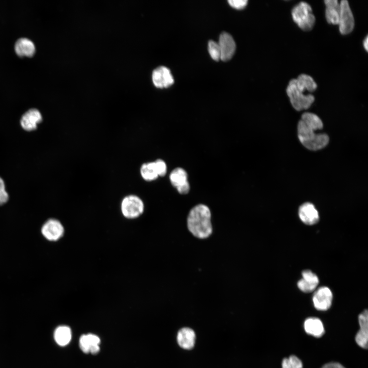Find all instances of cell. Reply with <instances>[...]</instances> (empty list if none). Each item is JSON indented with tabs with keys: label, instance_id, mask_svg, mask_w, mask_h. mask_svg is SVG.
I'll use <instances>...</instances> for the list:
<instances>
[{
	"label": "cell",
	"instance_id": "cell-1",
	"mask_svg": "<svg viewBox=\"0 0 368 368\" xmlns=\"http://www.w3.org/2000/svg\"><path fill=\"white\" fill-rule=\"evenodd\" d=\"M323 128V122L318 116L311 112L304 113L297 125V135L300 142L305 147L312 151L325 148L329 142L328 135L315 133Z\"/></svg>",
	"mask_w": 368,
	"mask_h": 368
},
{
	"label": "cell",
	"instance_id": "cell-2",
	"mask_svg": "<svg viewBox=\"0 0 368 368\" xmlns=\"http://www.w3.org/2000/svg\"><path fill=\"white\" fill-rule=\"evenodd\" d=\"M187 226L194 237L201 239L208 238L213 232L211 212L209 207L203 204L194 206L188 214Z\"/></svg>",
	"mask_w": 368,
	"mask_h": 368
},
{
	"label": "cell",
	"instance_id": "cell-3",
	"mask_svg": "<svg viewBox=\"0 0 368 368\" xmlns=\"http://www.w3.org/2000/svg\"><path fill=\"white\" fill-rule=\"evenodd\" d=\"M305 90L297 83L295 79L291 80L287 86V96L292 106L297 111L309 108L314 101V97L312 95H305Z\"/></svg>",
	"mask_w": 368,
	"mask_h": 368
},
{
	"label": "cell",
	"instance_id": "cell-4",
	"mask_svg": "<svg viewBox=\"0 0 368 368\" xmlns=\"http://www.w3.org/2000/svg\"><path fill=\"white\" fill-rule=\"evenodd\" d=\"M291 15L293 21L302 30L308 31L313 28L315 18L308 3L301 2L297 4L292 9Z\"/></svg>",
	"mask_w": 368,
	"mask_h": 368
},
{
	"label": "cell",
	"instance_id": "cell-5",
	"mask_svg": "<svg viewBox=\"0 0 368 368\" xmlns=\"http://www.w3.org/2000/svg\"><path fill=\"white\" fill-rule=\"evenodd\" d=\"M121 211L125 218L129 219H135L140 217L144 212V202L136 195H127L121 201Z\"/></svg>",
	"mask_w": 368,
	"mask_h": 368
},
{
	"label": "cell",
	"instance_id": "cell-6",
	"mask_svg": "<svg viewBox=\"0 0 368 368\" xmlns=\"http://www.w3.org/2000/svg\"><path fill=\"white\" fill-rule=\"evenodd\" d=\"M340 14L338 21L339 30L342 35L350 33L354 27V18L349 2L346 0L340 2Z\"/></svg>",
	"mask_w": 368,
	"mask_h": 368
},
{
	"label": "cell",
	"instance_id": "cell-7",
	"mask_svg": "<svg viewBox=\"0 0 368 368\" xmlns=\"http://www.w3.org/2000/svg\"><path fill=\"white\" fill-rule=\"evenodd\" d=\"M41 232L48 241H57L63 236L64 228L58 220L51 218L47 220L42 225Z\"/></svg>",
	"mask_w": 368,
	"mask_h": 368
},
{
	"label": "cell",
	"instance_id": "cell-8",
	"mask_svg": "<svg viewBox=\"0 0 368 368\" xmlns=\"http://www.w3.org/2000/svg\"><path fill=\"white\" fill-rule=\"evenodd\" d=\"M333 294L327 287L319 288L314 293L312 301L314 307L318 310L325 311L331 306Z\"/></svg>",
	"mask_w": 368,
	"mask_h": 368
},
{
	"label": "cell",
	"instance_id": "cell-9",
	"mask_svg": "<svg viewBox=\"0 0 368 368\" xmlns=\"http://www.w3.org/2000/svg\"><path fill=\"white\" fill-rule=\"evenodd\" d=\"M218 43L220 51V59L223 61L230 60L236 50V43L233 37L227 32H222Z\"/></svg>",
	"mask_w": 368,
	"mask_h": 368
},
{
	"label": "cell",
	"instance_id": "cell-10",
	"mask_svg": "<svg viewBox=\"0 0 368 368\" xmlns=\"http://www.w3.org/2000/svg\"><path fill=\"white\" fill-rule=\"evenodd\" d=\"M172 185L180 194H185L189 192L190 186L188 181V174L181 168L174 169L169 175Z\"/></svg>",
	"mask_w": 368,
	"mask_h": 368
},
{
	"label": "cell",
	"instance_id": "cell-11",
	"mask_svg": "<svg viewBox=\"0 0 368 368\" xmlns=\"http://www.w3.org/2000/svg\"><path fill=\"white\" fill-rule=\"evenodd\" d=\"M152 79L155 86L160 88H167L174 83L170 70L164 66H158L153 71Z\"/></svg>",
	"mask_w": 368,
	"mask_h": 368
},
{
	"label": "cell",
	"instance_id": "cell-12",
	"mask_svg": "<svg viewBox=\"0 0 368 368\" xmlns=\"http://www.w3.org/2000/svg\"><path fill=\"white\" fill-rule=\"evenodd\" d=\"M42 121V117L40 112L36 108H31L21 116L20 124L24 130L31 131L36 129L38 124Z\"/></svg>",
	"mask_w": 368,
	"mask_h": 368
},
{
	"label": "cell",
	"instance_id": "cell-13",
	"mask_svg": "<svg viewBox=\"0 0 368 368\" xmlns=\"http://www.w3.org/2000/svg\"><path fill=\"white\" fill-rule=\"evenodd\" d=\"M100 339L94 334H83L79 339V347L81 351L86 353L95 355L100 351Z\"/></svg>",
	"mask_w": 368,
	"mask_h": 368
},
{
	"label": "cell",
	"instance_id": "cell-14",
	"mask_svg": "<svg viewBox=\"0 0 368 368\" xmlns=\"http://www.w3.org/2000/svg\"><path fill=\"white\" fill-rule=\"evenodd\" d=\"M298 216L304 223L309 225L317 223L319 219L318 211L310 202L304 203L300 206Z\"/></svg>",
	"mask_w": 368,
	"mask_h": 368
},
{
	"label": "cell",
	"instance_id": "cell-15",
	"mask_svg": "<svg viewBox=\"0 0 368 368\" xmlns=\"http://www.w3.org/2000/svg\"><path fill=\"white\" fill-rule=\"evenodd\" d=\"M302 278L297 283L298 289L305 293L314 290L319 283L317 275L310 270H304L302 271Z\"/></svg>",
	"mask_w": 368,
	"mask_h": 368
},
{
	"label": "cell",
	"instance_id": "cell-16",
	"mask_svg": "<svg viewBox=\"0 0 368 368\" xmlns=\"http://www.w3.org/2000/svg\"><path fill=\"white\" fill-rule=\"evenodd\" d=\"M358 320L360 330L356 334L355 340L360 347L366 349L368 340V313L367 310H365L359 314Z\"/></svg>",
	"mask_w": 368,
	"mask_h": 368
},
{
	"label": "cell",
	"instance_id": "cell-17",
	"mask_svg": "<svg viewBox=\"0 0 368 368\" xmlns=\"http://www.w3.org/2000/svg\"><path fill=\"white\" fill-rule=\"evenodd\" d=\"M196 334L194 330L188 327L181 328L177 334V342L182 349H192L195 343Z\"/></svg>",
	"mask_w": 368,
	"mask_h": 368
},
{
	"label": "cell",
	"instance_id": "cell-18",
	"mask_svg": "<svg viewBox=\"0 0 368 368\" xmlns=\"http://www.w3.org/2000/svg\"><path fill=\"white\" fill-rule=\"evenodd\" d=\"M325 16L327 22L332 25H338L340 14V4L337 0H326Z\"/></svg>",
	"mask_w": 368,
	"mask_h": 368
},
{
	"label": "cell",
	"instance_id": "cell-19",
	"mask_svg": "<svg viewBox=\"0 0 368 368\" xmlns=\"http://www.w3.org/2000/svg\"><path fill=\"white\" fill-rule=\"evenodd\" d=\"M14 49L16 53L20 57H31L35 52L34 43L27 38H20L15 42Z\"/></svg>",
	"mask_w": 368,
	"mask_h": 368
},
{
	"label": "cell",
	"instance_id": "cell-20",
	"mask_svg": "<svg viewBox=\"0 0 368 368\" xmlns=\"http://www.w3.org/2000/svg\"><path fill=\"white\" fill-rule=\"evenodd\" d=\"M304 329L308 334L316 337L321 336L325 332L321 321L315 317L307 318L304 322Z\"/></svg>",
	"mask_w": 368,
	"mask_h": 368
},
{
	"label": "cell",
	"instance_id": "cell-21",
	"mask_svg": "<svg viewBox=\"0 0 368 368\" xmlns=\"http://www.w3.org/2000/svg\"><path fill=\"white\" fill-rule=\"evenodd\" d=\"M54 338L58 344L65 346L68 344L72 338V332L70 327L61 326L56 328L54 332Z\"/></svg>",
	"mask_w": 368,
	"mask_h": 368
},
{
	"label": "cell",
	"instance_id": "cell-22",
	"mask_svg": "<svg viewBox=\"0 0 368 368\" xmlns=\"http://www.w3.org/2000/svg\"><path fill=\"white\" fill-rule=\"evenodd\" d=\"M140 174L143 179L148 181L155 180L158 177L154 162L143 164L140 168Z\"/></svg>",
	"mask_w": 368,
	"mask_h": 368
},
{
	"label": "cell",
	"instance_id": "cell-23",
	"mask_svg": "<svg viewBox=\"0 0 368 368\" xmlns=\"http://www.w3.org/2000/svg\"><path fill=\"white\" fill-rule=\"evenodd\" d=\"M296 80L301 86L308 91H314L317 88V84L313 79L308 75L301 74Z\"/></svg>",
	"mask_w": 368,
	"mask_h": 368
},
{
	"label": "cell",
	"instance_id": "cell-24",
	"mask_svg": "<svg viewBox=\"0 0 368 368\" xmlns=\"http://www.w3.org/2000/svg\"><path fill=\"white\" fill-rule=\"evenodd\" d=\"M282 368H303L301 360L296 356L292 355L283 359Z\"/></svg>",
	"mask_w": 368,
	"mask_h": 368
},
{
	"label": "cell",
	"instance_id": "cell-25",
	"mask_svg": "<svg viewBox=\"0 0 368 368\" xmlns=\"http://www.w3.org/2000/svg\"><path fill=\"white\" fill-rule=\"evenodd\" d=\"M208 51L213 60L218 61L220 59V51L217 42L210 40L208 43Z\"/></svg>",
	"mask_w": 368,
	"mask_h": 368
},
{
	"label": "cell",
	"instance_id": "cell-26",
	"mask_svg": "<svg viewBox=\"0 0 368 368\" xmlns=\"http://www.w3.org/2000/svg\"><path fill=\"white\" fill-rule=\"evenodd\" d=\"M9 199V195L6 190L4 180L0 177V205L6 203Z\"/></svg>",
	"mask_w": 368,
	"mask_h": 368
},
{
	"label": "cell",
	"instance_id": "cell-27",
	"mask_svg": "<svg viewBox=\"0 0 368 368\" xmlns=\"http://www.w3.org/2000/svg\"><path fill=\"white\" fill-rule=\"evenodd\" d=\"M154 162L158 176H165L167 173V165L165 162L161 159H158Z\"/></svg>",
	"mask_w": 368,
	"mask_h": 368
},
{
	"label": "cell",
	"instance_id": "cell-28",
	"mask_svg": "<svg viewBox=\"0 0 368 368\" xmlns=\"http://www.w3.org/2000/svg\"><path fill=\"white\" fill-rule=\"evenodd\" d=\"M229 4L233 8L241 9L244 8L247 5V0H229Z\"/></svg>",
	"mask_w": 368,
	"mask_h": 368
},
{
	"label": "cell",
	"instance_id": "cell-29",
	"mask_svg": "<svg viewBox=\"0 0 368 368\" xmlns=\"http://www.w3.org/2000/svg\"><path fill=\"white\" fill-rule=\"evenodd\" d=\"M321 368H345L341 364L337 362H330L325 364Z\"/></svg>",
	"mask_w": 368,
	"mask_h": 368
},
{
	"label": "cell",
	"instance_id": "cell-30",
	"mask_svg": "<svg viewBox=\"0 0 368 368\" xmlns=\"http://www.w3.org/2000/svg\"><path fill=\"white\" fill-rule=\"evenodd\" d=\"M367 46H368V38H367V36H366L363 40V47L366 51H367V48H368Z\"/></svg>",
	"mask_w": 368,
	"mask_h": 368
}]
</instances>
